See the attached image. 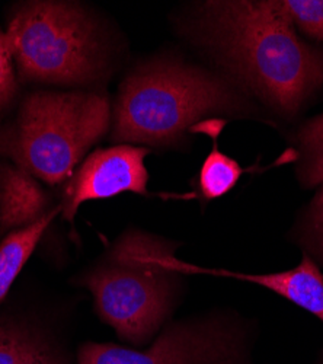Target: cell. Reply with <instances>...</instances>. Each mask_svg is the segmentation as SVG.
<instances>
[{
    "instance_id": "cell-1",
    "label": "cell",
    "mask_w": 323,
    "mask_h": 364,
    "mask_svg": "<svg viewBox=\"0 0 323 364\" xmlns=\"http://www.w3.org/2000/svg\"><path fill=\"white\" fill-rule=\"evenodd\" d=\"M188 33L231 77L285 118L323 83V51L305 43L278 0L201 4Z\"/></svg>"
},
{
    "instance_id": "cell-2",
    "label": "cell",
    "mask_w": 323,
    "mask_h": 364,
    "mask_svg": "<svg viewBox=\"0 0 323 364\" xmlns=\"http://www.w3.org/2000/svg\"><path fill=\"white\" fill-rule=\"evenodd\" d=\"M256 107L226 79L175 57L137 66L121 83L111 140L169 147L205 117H246Z\"/></svg>"
},
{
    "instance_id": "cell-3",
    "label": "cell",
    "mask_w": 323,
    "mask_h": 364,
    "mask_svg": "<svg viewBox=\"0 0 323 364\" xmlns=\"http://www.w3.org/2000/svg\"><path fill=\"white\" fill-rule=\"evenodd\" d=\"M109 123V100L101 90H34L0 126V155L50 186L63 184Z\"/></svg>"
},
{
    "instance_id": "cell-4",
    "label": "cell",
    "mask_w": 323,
    "mask_h": 364,
    "mask_svg": "<svg viewBox=\"0 0 323 364\" xmlns=\"http://www.w3.org/2000/svg\"><path fill=\"white\" fill-rule=\"evenodd\" d=\"M180 272L172 245L131 230L79 283L92 291L104 322L123 340L144 344L172 312Z\"/></svg>"
},
{
    "instance_id": "cell-5",
    "label": "cell",
    "mask_w": 323,
    "mask_h": 364,
    "mask_svg": "<svg viewBox=\"0 0 323 364\" xmlns=\"http://www.w3.org/2000/svg\"><path fill=\"white\" fill-rule=\"evenodd\" d=\"M6 37L23 82L87 87L108 76L102 29L77 4H22L12 11Z\"/></svg>"
},
{
    "instance_id": "cell-6",
    "label": "cell",
    "mask_w": 323,
    "mask_h": 364,
    "mask_svg": "<svg viewBox=\"0 0 323 364\" xmlns=\"http://www.w3.org/2000/svg\"><path fill=\"white\" fill-rule=\"evenodd\" d=\"M246 358L241 331L221 319L170 325L144 351L98 343L79 350V364H246Z\"/></svg>"
},
{
    "instance_id": "cell-7",
    "label": "cell",
    "mask_w": 323,
    "mask_h": 364,
    "mask_svg": "<svg viewBox=\"0 0 323 364\" xmlns=\"http://www.w3.org/2000/svg\"><path fill=\"white\" fill-rule=\"evenodd\" d=\"M148 147L119 144L98 149L69 178L63 190V218L73 222L86 201L105 200L123 193L148 196Z\"/></svg>"
},
{
    "instance_id": "cell-8",
    "label": "cell",
    "mask_w": 323,
    "mask_h": 364,
    "mask_svg": "<svg viewBox=\"0 0 323 364\" xmlns=\"http://www.w3.org/2000/svg\"><path fill=\"white\" fill-rule=\"evenodd\" d=\"M182 271L210 272V274L238 279L262 286L292 301L295 305L310 312L323 322V274L314 261H312L307 255L303 257V261L296 268L283 272H274V274H245V272L213 269L209 271L187 264H182Z\"/></svg>"
},
{
    "instance_id": "cell-9",
    "label": "cell",
    "mask_w": 323,
    "mask_h": 364,
    "mask_svg": "<svg viewBox=\"0 0 323 364\" xmlns=\"http://www.w3.org/2000/svg\"><path fill=\"white\" fill-rule=\"evenodd\" d=\"M50 196L31 173L0 165V232L22 229L47 215Z\"/></svg>"
},
{
    "instance_id": "cell-10",
    "label": "cell",
    "mask_w": 323,
    "mask_h": 364,
    "mask_svg": "<svg viewBox=\"0 0 323 364\" xmlns=\"http://www.w3.org/2000/svg\"><path fill=\"white\" fill-rule=\"evenodd\" d=\"M227 121L224 118H209L195 124L190 132L205 134L212 139L213 149L205 158L198 173V191L204 201H213L226 196L239 182L241 176L252 169L242 168L233 158L219 149V137Z\"/></svg>"
},
{
    "instance_id": "cell-11",
    "label": "cell",
    "mask_w": 323,
    "mask_h": 364,
    "mask_svg": "<svg viewBox=\"0 0 323 364\" xmlns=\"http://www.w3.org/2000/svg\"><path fill=\"white\" fill-rule=\"evenodd\" d=\"M0 364H67V361L35 329L13 321H2Z\"/></svg>"
},
{
    "instance_id": "cell-12",
    "label": "cell",
    "mask_w": 323,
    "mask_h": 364,
    "mask_svg": "<svg viewBox=\"0 0 323 364\" xmlns=\"http://www.w3.org/2000/svg\"><path fill=\"white\" fill-rule=\"evenodd\" d=\"M58 208L50 210L35 223L8 235L0 244V301L5 299L15 279L37 248L45 229L55 218Z\"/></svg>"
},
{
    "instance_id": "cell-13",
    "label": "cell",
    "mask_w": 323,
    "mask_h": 364,
    "mask_svg": "<svg viewBox=\"0 0 323 364\" xmlns=\"http://www.w3.org/2000/svg\"><path fill=\"white\" fill-rule=\"evenodd\" d=\"M302 162L297 173L302 184L314 187L323 184V114L310 118L297 133Z\"/></svg>"
},
{
    "instance_id": "cell-14",
    "label": "cell",
    "mask_w": 323,
    "mask_h": 364,
    "mask_svg": "<svg viewBox=\"0 0 323 364\" xmlns=\"http://www.w3.org/2000/svg\"><path fill=\"white\" fill-rule=\"evenodd\" d=\"M295 26L317 41H323V0H281Z\"/></svg>"
},
{
    "instance_id": "cell-15",
    "label": "cell",
    "mask_w": 323,
    "mask_h": 364,
    "mask_svg": "<svg viewBox=\"0 0 323 364\" xmlns=\"http://www.w3.org/2000/svg\"><path fill=\"white\" fill-rule=\"evenodd\" d=\"M13 63L6 33L0 31V117L11 109L18 94V79Z\"/></svg>"
},
{
    "instance_id": "cell-16",
    "label": "cell",
    "mask_w": 323,
    "mask_h": 364,
    "mask_svg": "<svg viewBox=\"0 0 323 364\" xmlns=\"http://www.w3.org/2000/svg\"><path fill=\"white\" fill-rule=\"evenodd\" d=\"M305 244L323 262V186L316 193L305 219Z\"/></svg>"
}]
</instances>
